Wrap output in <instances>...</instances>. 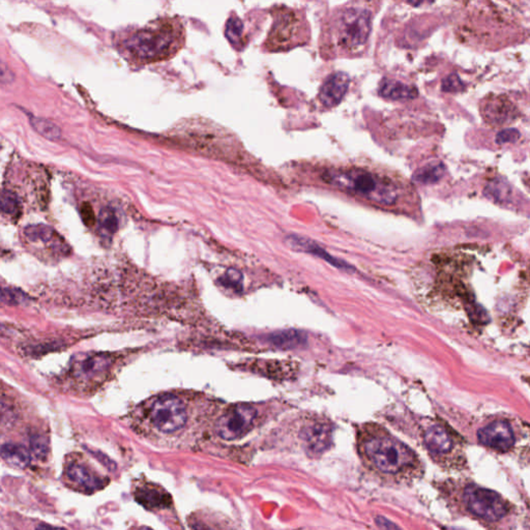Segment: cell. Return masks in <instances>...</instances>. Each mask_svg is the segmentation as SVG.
<instances>
[{"label":"cell","instance_id":"obj_26","mask_svg":"<svg viewBox=\"0 0 530 530\" xmlns=\"http://www.w3.org/2000/svg\"><path fill=\"white\" fill-rule=\"evenodd\" d=\"M0 299L6 305H16L24 303L27 296L19 289L6 287V288L0 289Z\"/></svg>","mask_w":530,"mask_h":530},{"label":"cell","instance_id":"obj_1","mask_svg":"<svg viewBox=\"0 0 530 530\" xmlns=\"http://www.w3.org/2000/svg\"><path fill=\"white\" fill-rule=\"evenodd\" d=\"M357 446L363 466L388 485H411L424 475L417 453L379 424L361 425Z\"/></svg>","mask_w":530,"mask_h":530},{"label":"cell","instance_id":"obj_25","mask_svg":"<svg viewBox=\"0 0 530 530\" xmlns=\"http://www.w3.org/2000/svg\"><path fill=\"white\" fill-rule=\"evenodd\" d=\"M30 450L35 458L44 460L47 458L49 453L48 440L39 434H35L30 438Z\"/></svg>","mask_w":530,"mask_h":530},{"label":"cell","instance_id":"obj_19","mask_svg":"<svg viewBox=\"0 0 530 530\" xmlns=\"http://www.w3.org/2000/svg\"><path fill=\"white\" fill-rule=\"evenodd\" d=\"M30 124L33 130L41 135L44 138L49 139L51 141L61 138V130H60L59 126H56L54 122H50V120L33 116L30 118Z\"/></svg>","mask_w":530,"mask_h":530},{"label":"cell","instance_id":"obj_8","mask_svg":"<svg viewBox=\"0 0 530 530\" xmlns=\"http://www.w3.org/2000/svg\"><path fill=\"white\" fill-rule=\"evenodd\" d=\"M325 180L330 184L340 186L357 196L365 197L368 200L380 205H392L397 199L390 184L381 182V178L368 170L354 169L344 173H328Z\"/></svg>","mask_w":530,"mask_h":530},{"label":"cell","instance_id":"obj_20","mask_svg":"<svg viewBox=\"0 0 530 530\" xmlns=\"http://www.w3.org/2000/svg\"><path fill=\"white\" fill-rule=\"evenodd\" d=\"M330 439V431L324 425H314L307 430V442L314 451H323L326 442Z\"/></svg>","mask_w":530,"mask_h":530},{"label":"cell","instance_id":"obj_7","mask_svg":"<svg viewBox=\"0 0 530 530\" xmlns=\"http://www.w3.org/2000/svg\"><path fill=\"white\" fill-rule=\"evenodd\" d=\"M189 408L186 401L176 395H162L151 400L145 408V419L153 431L172 435L187 426Z\"/></svg>","mask_w":530,"mask_h":530},{"label":"cell","instance_id":"obj_31","mask_svg":"<svg viewBox=\"0 0 530 530\" xmlns=\"http://www.w3.org/2000/svg\"><path fill=\"white\" fill-rule=\"evenodd\" d=\"M81 216H82L83 221H84V223L86 224L87 226L93 225L95 224V215H93V209H91V205H87V203H85V205H82V209H81Z\"/></svg>","mask_w":530,"mask_h":530},{"label":"cell","instance_id":"obj_33","mask_svg":"<svg viewBox=\"0 0 530 530\" xmlns=\"http://www.w3.org/2000/svg\"><path fill=\"white\" fill-rule=\"evenodd\" d=\"M4 332H6V328L0 324V336H4Z\"/></svg>","mask_w":530,"mask_h":530},{"label":"cell","instance_id":"obj_12","mask_svg":"<svg viewBox=\"0 0 530 530\" xmlns=\"http://www.w3.org/2000/svg\"><path fill=\"white\" fill-rule=\"evenodd\" d=\"M349 86V77L345 73L330 75L320 88V102L325 107L332 108L340 104L346 95Z\"/></svg>","mask_w":530,"mask_h":530},{"label":"cell","instance_id":"obj_10","mask_svg":"<svg viewBox=\"0 0 530 530\" xmlns=\"http://www.w3.org/2000/svg\"><path fill=\"white\" fill-rule=\"evenodd\" d=\"M480 444L494 452L506 454L516 444L514 428L506 419L490 422L477 431Z\"/></svg>","mask_w":530,"mask_h":530},{"label":"cell","instance_id":"obj_13","mask_svg":"<svg viewBox=\"0 0 530 530\" xmlns=\"http://www.w3.org/2000/svg\"><path fill=\"white\" fill-rule=\"evenodd\" d=\"M111 365L112 359L109 355H91L77 366L74 370V376L81 380L97 379L104 375Z\"/></svg>","mask_w":530,"mask_h":530},{"label":"cell","instance_id":"obj_2","mask_svg":"<svg viewBox=\"0 0 530 530\" xmlns=\"http://www.w3.org/2000/svg\"><path fill=\"white\" fill-rule=\"evenodd\" d=\"M186 45V27L178 16L155 19L142 27H128L117 33L115 46L133 68L166 61Z\"/></svg>","mask_w":530,"mask_h":530},{"label":"cell","instance_id":"obj_22","mask_svg":"<svg viewBox=\"0 0 530 530\" xmlns=\"http://www.w3.org/2000/svg\"><path fill=\"white\" fill-rule=\"evenodd\" d=\"M138 500L141 504H144L146 507H160L161 504H164V500L162 495L161 490L153 489V488H149L145 486L144 488H140L138 490Z\"/></svg>","mask_w":530,"mask_h":530},{"label":"cell","instance_id":"obj_16","mask_svg":"<svg viewBox=\"0 0 530 530\" xmlns=\"http://www.w3.org/2000/svg\"><path fill=\"white\" fill-rule=\"evenodd\" d=\"M0 456L8 464L17 469H25L30 462L28 450L16 444H6L0 448Z\"/></svg>","mask_w":530,"mask_h":530},{"label":"cell","instance_id":"obj_21","mask_svg":"<svg viewBox=\"0 0 530 530\" xmlns=\"http://www.w3.org/2000/svg\"><path fill=\"white\" fill-rule=\"evenodd\" d=\"M100 228L105 236H113L118 227L117 218L113 209L105 207L102 209L99 217Z\"/></svg>","mask_w":530,"mask_h":530},{"label":"cell","instance_id":"obj_5","mask_svg":"<svg viewBox=\"0 0 530 530\" xmlns=\"http://www.w3.org/2000/svg\"><path fill=\"white\" fill-rule=\"evenodd\" d=\"M272 25L263 43V50L274 52L289 51L307 43L310 37L307 19L301 10L285 6H276L270 10Z\"/></svg>","mask_w":530,"mask_h":530},{"label":"cell","instance_id":"obj_32","mask_svg":"<svg viewBox=\"0 0 530 530\" xmlns=\"http://www.w3.org/2000/svg\"><path fill=\"white\" fill-rule=\"evenodd\" d=\"M15 76L10 68H6L3 64H0V83L2 84H8L14 81Z\"/></svg>","mask_w":530,"mask_h":530},{"label":"cell","instance_id":"obj_23","mask_svg":"<svg viewBox=\"0 0 530 530\" xmlns=\"http://www.w3.org/2000/svg\"><path fill=\"white\" fill-rule=\"evenodd\" d=\"M24 232L25 236L33 242H37V240L49 242L53 236L54 230L50 226L37 224V225H30L25 228Z\"/></svg>","mask_w":530,"mask_h":530},{"label":"cell","instance_id":"obj_17","mask_svg":"<svg viewBox=\"0 0 530 530\" xmlns=\"http://www.w3.org/2000/svg\"><path fill=\"white\" fill-rule=\"evenodd\" d=\"M225 35L232 47L238 51H242L246 47L244 24L238 16H231L226 22Z\"/></svg>","mask_w":530,"mask_h":530},{"label":"cell","instance_id":"obj_30","mask_svg":"<svg viewBox=\"0 0 530 530\" xmlns=\"http://www.w3.org/2000/svg\"><path fill=\"white\" fill-rule=\"evenodd\" d=\"M463 88L462 82L457 76H451L446 78L444 83V91H458Z\"/></svg>","mask_w":530,"mask_h":530},{"label":"cell","instance_id":"obj_18","mask_svg":"<svg viewBox=\"0 0 530 530\" xmlns=\"http://www.w3.org/2000/svg\"><path fill=\"white\" fill-rule=\"evenodd\" d=\"M444 170L442 163H430L417 170L413 176V180L419 184H434L442 178Z\"/></svg>","mask_w":530,"mask_h":530},{"label":"cell","instance_id":"obj_28","mask_svg":"<svg viewBox=\"0 0 530 530\" xmlns=\"http://www.w3.org/2000/svg\"><path fill=\"white\" fill-rule=\"evenodd\" d=\"M15 413L8 401L0 397V425L14 421Z\"/></svg>","mask_w":530,"mask_h":530},{"label":"cell","instance_id":"obj_11","mask_svg":"<svg viewBox=\"0 0 530 530\" xmlns=\"http://www.w3.org/2000/svg\"><path fill=\"white\" fill-rule=\"evenodd\" d=\"M66 477L74 485L75 489L85 493H91L103 487L104 481L97 477L88 466L81 463H70L66 466Z\"/></svg>","mask_w":530,"mask_h":530},{"label":"cell","instance_id":"obj_4","mask_svg":"<svg viewBox=\"0 0 530 530\" xmlns=\"http://www.w3.org/2000/svg\"><path fill=\"white\" fill-rule=\"evenodd\" d=\"M373 12L361 2L341 8L330 20V41L338 55H359L365 50L372 30Z\"/></svg>","mask_w":530,"mask_h":530},{"label":"cell","instance_id":"obj_24","mask_svg":"<svg viewBox=\"0 0 530 530\" xmlns=\"http://www.w3.org/2000/svg\"><path fill=\"white\" fill-rule=\"evenodd\" d=\"M20 209V201L15 193L2 191L0 193V211L6 215H16Z\"/></svg>","mask_w":530,"mask_h":530},{"label":"cell","instance_id":"obj_14","mask_svg":"<svg viewBox=\"0 0 530 530\" xmlns=\"http://www.w3.org/2000/svg\"><path fill=\"white\" fill-rule=\"evenodd\" d=\"M286 244L292 250L301 251V252H307L310 253V254L315 255V256L324 259V261H328L330 265L336 266V267L346 268L347 270H349V268H350V266L346 265V263H342V261H338V259L334 258L332 256H330L326 251H324L323 249L320 248L318 245L314 244L312 240H307V238L297 236H290L286 238Z\"/></svg>","mask_w":530,"mask_h":530},{"label":"cell","instance_id":"obj_3","mask_svg":"<svg viewBox=\"0 0 530 530\" xmlns=\"http://www.w3.org/2000/svg\"><path fill=\"white\" fill-rule=\"evenodd\" d=\"M442 491L458 512L490 529L500 527L514 513V507L509 500L475 483L446 484Z\"/></svg>","mask_w":530,"mask_h":530},{"label":"cell","instance_id":"obj_27","mask_svg":"<svg viewBox=\"0 0 530 530\" xmlns=\"http://www.w3.org/2000/svg\"><path fill=\"white\" fill-rule=\"evenodd\" d=\"M221 284L229 288H242L243 276L240 272L236 269H229L221 278Z\"/></svg>","mask_w":530,"mask_h":530},{"label":"cell","instance_id":"obj_15","mask_svg":"<svg viewBox=\"0 0 530 530\" xmlns=\"http://www.w3.org/2000/svg\"><path fill=\"white\" fill-rule=\"evenodd\" d=\"M379 95L390 100H411L417 95V89L400 81L384 79L380 83Z\"/></svg>","mask_w":530,"mask_h":530},{"label":"cell","instance_id":"obj_6","mask_svg":"<svg viewBox=\"0 0 530 530\" xmlns=\"http://www.w3.org/2000/svg\"><path fill=\"white\" fill-rule=\"evenodd\" d=\"M423 444L436 464L448 471H461L467 464L464 442L442 421H432L423 432Z\"/></svg>","mask_w":530,"mask_h":530},{"label":"cell","instance_id":"obj_29","mask_svg":"<svg viewBox=\"0 0 530 530\" xmlns=\"http://www.w3.org/2000/svg\"><path fill=\"white\" fill-rule=\"evenodd\" d=\"M520 137V133L517 130H504L496 136V142L498 144H504V143L516 142Z\"/></svg>","mask_w":530,"mask_h":530},{"label":"cell","instance_id":"obj_9","mask_svg":"<svg viewBox=\"0 0 530 530\" xmlns=\"http://www.w3.org/2000/svg\"><path fill=\"white\" fill-rule=\"evenodd\" d=\"M257 415L256 408L251 405L231 406L220 417L218 433L225 440L240 439L253 429Z\"/></svg>","mask_w":530,"mask_h":530}]
</instances>
